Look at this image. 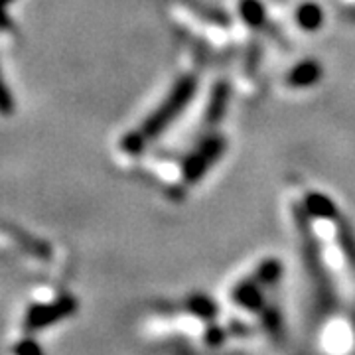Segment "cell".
I'll use <instances>...</instances> for the list:
<instances>
[{"label":"cell","mask_w":355,"mask_h":355,"mask_svg":"<svg viewBox=\"0 0 355 355\" xmlns=\"http://www.w3.org/2000/svg\"><path fill=\"white\" fill-rule=\"evenodd\" d=\"M12 0H0V32H6V30H10V16L6 12V6L10 4Z\"/></svg>","instance_id":"cell-6"},{"label":"cell","mask_w":355,"mask_h":355,"mask_svg":"<svg viewBox=\"0 0 355 355\" xmlns=\"http://www.w3.org/2000/svg\"><path fill=\"white\" fill-rule=\"evenodd\" d=\"M318 77V69L312 64H306L302 67H298L296 71H294V76L291 77L292 81L296 83V85H306V83H310V81H314Z\"/></svg>","instance_id":"cell-3"},{"label":"cell","mask_w":355,"mask_h":355,"mask_svg":"<svg viewBox=\"0 0 355 355\" xmlns=\"http://www.w3.org/2000/svg\"><path fill=\"white\" fill-rule=\"evenodd\" d=\"M16 355H44L42 354V347L34 340H22V342L16 345L14 349Z\"/></svg>","instance_id":"cell-5"},{"label":"cell","mask_w":355,"mask_h":355,"mask_svg":"<svg viewBox=\"0 0 355 355\" xmlns=\"http://www.w3.org/2000/svg\"><path fill=\"white\" fill-rule=\"evenodd\" d=\"M14 97L10 87L6 85V81L2 79V73H0V114L2 116H10L14 113Z\"/></svg>","instance_id":"cell-2"},{"label":"cell","mask_w":355,"mask_h":355,"mask_svg":"<svg viewBox=\"0 0 355 355\" xmlns=\"http://www.w3.org/2000/svg\"><path fill=\"white\" fill-rule=\"evenodd\" d=\"M73 310H76V300L69 296H64L50 304H32L28 308L24 318L26 330H44L51 324L67 318L69 314H73Z\"/></svg>","instance_id":"cell-1"},{"label":"cell","mask_w":355,"mask_h":355,"mask_svg":"<svg viewBox=\"0 0 355 355\" xmlns=\"http://www.w3.org/2000/svg\"><path fill=\"white\" fill-rule=\"evenodd\" d=\"M298 16H300L302 26H304V28H310V30L316 28V26L320 24V20H322V12L318 10L316 6H312V4H310V6H302V10H300Z\"/></svg>","instance_id":"cell-4"}]
</instances>
